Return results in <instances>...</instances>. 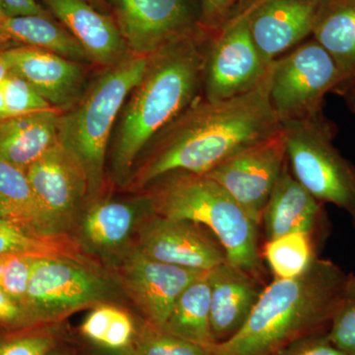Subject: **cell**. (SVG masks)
<instances>
[{
  "label": "cell",
  "instance_id": "cell-1",
  "mask_svg": "<svg viewBox=\"0 0 355 355\" xmlns=\"http://www.w3.org/2000/svg\"><path fill=\"white\" fill-rule=\"evenodd\" d=\"M268 86L270 71L245 94L220 101L198 99L154 137L128 184L142 191L172 172L207 175L231 156L279 132Z\"/></svg>",
  "mask_w": 355,
  "mask_h": 355
},
{
  "label": "cell",
  "instance_id": "cell-2",
  "mask_svg": "<svg viewBox=\"0 0 355 355\" xmlns=\"http://www.w3.org/2000/svg\"><path fill=\"white\" fill-rule=\"evenodd\" d=\"M209 36L198 30L149 57L141 80L121 109L114 135L111 169L116 184L127 186L133 165L154 137L200 99Z\"/></svg>",
  "mask_w": 355,
  "mask_h": 355
},
{
  "label": "cell",
  "instance_id": "cell-3",
  "mask_svg": "<svg viewBox=\"0 0 355 355\" xmlns=\"http://www.w3.org/2000/svg\"><path fill=\"white\" fill-rule=\"evenodd\" d=\"M354 294L355 273L316 258L302 275L265 287L241 330L214 345L212 355H275L298 338L328 331Z\"/></svg>",
  "mask_w": 355,
  "mask_h": 355
},
{
  "label": "cell",
  "instance_id": "cell-4",
  "mask_svg": "<svg viewBox=\"0 0 355 355\" xmlns=\"http://www.w3.org/2000/svg\"><path fill=\"white\" fill-rule=\"evenodd\" d=\"M156 214L209 229L225 251L227 261L261 282L263 266L259 224L223 187L207 175L177 171L147 188Z\"/></svg>",
  "mask_w": 355,
  "mask_h": 355
},
{
  "label": "cell",
  "instance_id": "cell-5",
  "mask_svg": "<svg viewBox=\"0 0 355 355\" xmlns=\"http://www.w3.org/2000/svg\"><path fill=\"white\" fill-rule=\"evenodd\" d=\"M148 58L130 53L107 67L78 102L60 114V141L85 173L89 202L101 198L110 139L128 96L146 72Z\"/></svg>",
  "mask_w": 355,
  "mask_h": 355
},
{
  "label": "cell",
  "instance_id": "cell-6",
  "mask_svg": "<svg viewBox=\"0 0 355 355\" xmlns=\"http://www.w3.org/2000/svg\"><path fill=\"white\" fill-rule=\"evenodd\" d=\"M128 299L113 273L90 259L36 258L26 308L40 326L55 324L73 313Z\"/></svg>",
  "mask_w": 355,
  "mask_h": 355
},
{
  "label": "cell",
  "instance_id": "cell-7",
  "mask_svg": "<svg viewBox=\"0 0 355 355\" xmlns=\"http://www.w3.org/2000/svg\"><path fill=\"white\" fill-rule=\"evenodd\" d=\"M282 128L292 174L320 202L347 212L355 230V167L334 146L335 123L323 114Z\"/></svg>",
  "mask_w": 355,
  "mask_h": 355
},
{
  "label": "cell",
  "instance_id": "cell-8",
  "mask_svg": "<svg viewBox=\"0 0 355 355\" xmlns=\"http://www.w3.org/2000/svg\"><path fill=\"white\" fill-rule=\"evenodd\" d=\"M340 81L333 58L314 39L277 58L270 65L268 96L282 127L323 114L324 96Z\"/></svg>",
  "mask_w": 355,
  "mask_h": 355
},
{
  "label": "cell",
  "instance_id": "cell-9",
  "mask_svg": "<svg viewBox=\"0 0 355 355\" xmlns=\"http://www.w3.org/2000/svg\"><path fill=\"white\" fill-rule=\"evenodd\" d=\"M156 214L148 193L132 200H91L70 232L79 249L112 272L135 248L144 222Z\"/></svg>",
  "mask_w": 355,
  "mask_h": 355
},
{
  "label": "cell",
  "instance_id": "cell-10",
  "mask_svg": "<svg viewBox=\"0 0 355 355\" xmlns=\"http://www.w3.org/2000/svg\"><path fill=\"white\" fill-rule=\"evenodd\" d=\"M270 65L252 39L248 17L229 21L207 42L202 99L220 101L253 90L268 76Z\"/></svg>",
  "mask_w": 355,
  "mask_h": 355
},
{
  "label": "cell",
  "instance_id": "cell-11",
  "mask_svg": "<svg viewBox=\"0 0 355 355\" xmlns=\"http://www.w3.org/2000/svg\"><path fill=\"white\" fill-rule=\"evenodd\" d=\"M130 53L149 58L202 29L191 0H110Z\"/></svg>",
  "mask_w": 355,
  "mask_h": 355
},
{
  "label": "cell",
  "instance_id": "cell-12",
  "mask_svg": "<svg viewBox=\"0 0 355 355\" xmlns=\"http://www.w3.org/2000/svg\"><path fill=\"white\" fill-rule=\"evenodd\" d=\"M51 236L69 235L89 202L87 178L60 141L26 170Z\"/></svg>",
  "mask_w": 355,
  "mask_h": 355
},
{
  "label": "cell",
  "instance_id": "cell-13",
  "mask_svg": "<svg viewBox=\"0 0 355 355\" xmlns=\"http://www.w3.org/2000/svg\"><path fill=\"white\" fill-rule=\"evenodd\" d=\"M287 162L284 128L247 147L207 173L260 225L261 216Z\"/></svg>",
  "mask_w": 355,
  "mask_h": 355
},
{
  "label": "cell",
  "instance_id": "cell-14",
  "mask_svg": "<svg viewBox=\"0 0 355 355\" xmlns=\"http://www.w3.org/2000/svg\"><path fill=\"white\" fill-rule=\"evenodd\" d=\"M111 272L142 319L162 329L178 296L207 272L161 263L142 254L135 246Z\"/></svg>",
  "mask_w": 355,
  "mask_h": 355
},
{
  "label": "cell",
  "instance_id": "cell-15",
  "mask_svg": "<svg viewBox=\"0 0 355 355\" xmlns=\"http://www.w3.org/2000/svg\"><path fill=\"white\" fill-rule=\"evenodd\" d=\"M135 247L153 260L198 272L227 261L220 243L202 226L157 214L140 227Z\"/></svg>",
  "mask_w": 355,
  "mask_h": 355
},
{
  "label": "cell",
  "instance_id": "cell-16",
  "mask_svg": "<svg viewBox=\"0 0 355 355\" xmlns=\"http://www.w3.org/2000/svg\"><path fill=\"white\" fill-rule=\"evenodd\" d=\"M324 0H268L247 16L250 33L266 64L302 44Z\"/></svg>",
  "mask_w": 355,
  "mask_h": 355
},
{
  "label": "cell",
  "instance_id": "cell-17",
  "mask_svg": "<svg viewBox=\"0 0 355 355\" xmlns=\"http://www.w3.org/2000/svg\"><path fill=\"white\" fill-rule=\"evenodd\" d=\"M0 53L11 71L31 84L53 109L67 111L83 95L85 69L80 62L30 46L4 49Z\"/></svg>",
  "mask_w": 355,
  "mask_h": 355
},
{
  "label": "cell",
  "instance_id": "cell-18",
  "mask_svg": "<svg viewBox=\"0 0 355 355\" xmlns=\"http://www.w3.org/2000/svg\"><path fill=\"white\" fill-rule=\"evenodd\" d=\"M266 241L292 234L305 233L319 244L326 236L327 218L323 203L306 190L294 175L288 159L263 209L261 220Z\"/></svg>",
  "mask_w": 355,
  "mask_h": 355
},
{
  "label": "cell",
  "instance_id": "cell-19",
  "mask_svg": "<svg viewBox=\"0 0 355 355\" xmlns=\"http://www.w3.org/2000/svg\"><path fill=\"white\" fill-rule=\"evenodd\" d=\"M42 1L80 44L91 62L110 67L130 55L113 16L98 10L87 0Z\"/></svg>",
  "mask_w": 355,
  "mask_h": 355
},
{
  "label": "cell",
  "instance_id": "cell-20",
  "mask_svg": "<svg viewBox=\"0 0 355 355\" xmlns=\"http://www.w3.org/2000/svg\"><path fill=\"white\" fill-rule=\"evenodd\" d=\"M210 286V328L216 345L241 330L260 298L261 282L241 268L221 263L207 272Z\"/></svg>",
  "mask_w": 355,
  "mask_h": 355
},
{
  "label": "cell",
  "instance_id": "cell-21",
  "mask_svg": "<svg viewBox=\"0 0 355 355\" xmlns=\"http://www.w3.org/2000/svg\"><path fill=\"white\" fill-rule=\"evenodd\" d=\"M60 114L50 109L0 121V158L26 171L60 142Z\"/></svg>",
  "mask_w": 355,
  "mask_h": 355
},
{
  "label": "cell",
  "instance_id": "cell-22",
  "mask_svg": "<svg viewBox=\"0 0 355 355\" xmlns=\"http://www.w3.org/2000/svg\"><path fill=\"white\" fill-rule=\"evenodd\" d=\"M30 46L44 49L78 62H91L80 44L49 15L4 17L0 20V50Z\"/></svg>",
  "mask_w": 355,
  "mask_h": 355
},
{
  "label": "cell",
  "instance_id": "cell-23",
  "mask_svg": "<svg viewBox=\"0 0 355 355\" xmlns=\"http://www.w3.org/2000/svg\"><path fill=\"white\" fill-rule=\"evenodd\" d=\"M313 39L333 58L340 80L355 71V0H324Z\"/></svg>",
  "mask_w": 355,
  "mask_h": 355
},
{
  "label": "cell",
  "instance_id": "cell-24",
  "mask_svg": "<svg viewBox=\"0 0 355 355\" xmlns=\"http://www.w3.org/2000/svg\"><path fill=\"white\" fill-rule=\"evenodd\" d=\"M163 330L203 347L214 349L210 328V286L207 272L178 296Z\"/></svg>",
  "mask_w": 355,
  "mask_h": 355
},
{
  "label": "cell",
  "instance_id": "cell-25",
  "mask_svg": "<svg viewBox=\"0 0 355 355\" xmlns=\"http://www.w3.org/2000/svg\"><path fill=\"white\" fill-rule=\"evenodd\" d=\"M0 217L42 236L49 232L46 216L24 170L0 158Z\"/></svg>",
  "mask_w": 355,
  "mask_h": 355
},
{
  "label": "cell",
  "instance_id": "cell-26",
  "mask_svg": "<svg viewBox=\"0 0 355 355\" xmlns=\"http://www.w3.org/2000/svg\"><path fill=\"white\" fill-rule=\"evenodd\" d=\"M139 323L125 308L114 303L95 306L80 326V334L94 347L125 349L132 347Z\"/></svg>",
  "mask_w": 355,
  "mask_h": 355
},
{
  "label": "cell",
  "instance_id": "cell-27",
  "mask_svg": "<svg viewBox=\"0 0 355 355\" xmlns=\"http://www.w3.org/2000/svg\"><path fill=\"white\" fill-rule=\"evenodd\" d=\"M89 259L69 235L42 236L0 217V256Z\"/></svg>",
  "mask_w": 355,
  "mask_h": 355
},
{
  "label": "cell",
  "instance_id": "cell-28",
  "mask_svg": "<svg viewBox=\"0 0 355 355\" xmlns=\"http://www.w3.org/2000/svg\"><path fill=\"white\" fill-rule=\"evenodd\" d=\"M318 243L305 233H292L266 241L263 249L265 260L275 279L298 277L318 258Z\"/></svg>",
  "mask_w": 355,
  "mask_h": 355
},
{
  "label": "cell",
  "instance_id": "cell-29",
  "mask_svg": "<svg viewBox=\"0 0 355 355\" xmlns=\"http://www.w3.org/2000/svg\"><path fill=\"white\" fill-rule=\"evenodd\" d=\"M130 349L137 355H212L211 349L168 333L144 319Z\"/></svg>",
  "mask_w": 355,
  "mask_h": 355
},
{
  "label": "cell",
  "instance_id": "cell-30",
  "mask_svg": "<svg viewBox=\"0 0 355 355\" xmlns=\"http://www.w3.org/2000/svg\"><path fill=\"white\" fill-rule=\"evenodd\" d=\"M0 88L7 118L53 109L31 84L12 71L0 84Z\"/></svg>",
  "mask_w": 355,
  "mask_h": 355
},
{
  "label": "cell",
  "instance_id": "cell-31",
  "mask_svg": "<svg viewBox=\"0 0 355 355\" xmlns=\"http://www.w3.org/2000/svg\"><path fill=\"white\" fill-rule=\"evenodd\" d=\"M35 259L26 254L0 256V288L25 307Z\"/></svg>",
  "mask_w": 355,
  "mask_h": 355
},
{
  "label": "cell",
  "instance_id": "cell-32",
  "mask_svg": "<svg viewBox=\"0 0 355 355\" xmlns=\"http://www.w3.org/2000/svg\"><path fill=\"white\" fill-rule=\"evenodd\" d=\"M55 345V336L41 327L0 336V355H48Z\"/></svg>",
  "mask_w": 355,
  "mask_h": 355
},
{
  "label": "cell",
  "instance_id": "cell-33",
  "mask_svg": "<svg viewBox=\"0 0 355 355\" xmlns=\"http://www.w3.org/2000/svg\"><path fill=\"white\" fill-rule=\"evenodd\" d=\"M329 338L347 355H355V294L347 299L331 320Z\"/></svg>",
  "mask_w": 355,
  "mask_h": 355
},
{
  "label": "cell",
  "instance_id": "cell-34",
  "mask_svg": "<svg viewBox=\"0 0 355 355\" xmlns=\"http://www.w3.org/2000/svg\"><path fill=\"white\" fill-rule=\"evenodd\" d=\"M246 0H200V26L209 34L218 32L235 18Z\"/></svg>",
  "mask_w": 355,
  "mask_h": 355
},
{
  "label": "cell",
  "instance_id": "cell-35",
  "mask_svg": "<svg viewBox=\"0 0 355 355\" xmlns=\"http://www.w3.org/2000/svg\"><path fill=\"white\" fill-rule=\"evenodd\" d=\"M40 326L27 308L0 288V331L15 333Z\"/></svg>",
  "mask_w": 355,
  "mask_h": 355
},
{
  "label": "cell",
  "instance_id": "cell-36",
  "mask_svg": "<svg viewBox=\"0 0 355 355\" xmlns=\"http://www.w3.org/2000/svg\"><path fill=\"white\" fill-rule=\"evenodd\" d=\"M275 355H347L329 338L328 331L303 336L289 343Z\"/></svg>",
  "mask_w": 355,
  "mask_h": 355
},
{
  "label": "cell",
  "instance_id": "cell-37",
  "mask_svg": "<svg viewBox=\"0 0 355 355\" xmlns=\"http://www.w3.org/2000/svg\"><path fill=\"white\" fill-rule=\"evenodd\" d=\"M0 10L4 17L25 15H49L37 0H0Z\"/></svg>",
  "mask_w": 355,
  "mask_h": 355
},
{
  "label": "cell",
  "instance_id": "cell-38",
  "mask_svg": "<svg viewBox=\"0 0 355 355\" xmlns=\"http://www.w3.org/2000/svg\"><path fill=\"white\" fill-rule=\"evenodd\" d=\"M331 93L342 97L349 111L355 114V71L336 84Z\"/></svg>",
  "mask_w": 355,
  "mask_h": 355
},
{
  "label": "cell",
  "instance_id": "cell-39",
  "mask_svg": "<svg viewBox=\"0 0 355 355\" xmlns=\"http://www.w3.org/2000/svg\"><path fill=\"white\" fill-rule=\"evenodd\" d=\"M85 355H137L132 349H107L102 347H93Z\"/></svg>",
  "mask_w": 355,
  "mask_h": 355
},
{
  "label": "cell",
  "instance_id": "cell-40",
  "mask_svg": "<svg viewBox=\"0 0 355 355\" xmlns=\"http://www.w3.org/2000/svg\"><path fill=\"white\" fill-rule=\"evenodd\" d=\"M268 1V0H246L245 1L244 6H242L241 10H240L239 14L236 16L233 19H236V18H243L247 17L252 11L254 10L257 7L263 4V2ZM232 19V20H233Z\"/></svg>",
  "mask_w": 355,
  "mask_h": 355
},
{
  "label": "cell",
  "instance_id": "cell-41",
  "mask_svg": "<svg viewBox=\"0 0 355 355\" xmlns=\"http://www.w3.org/2000/svg\"><path fill=\"white\" fill-rule=\"evenodd\" d=\"M11 69L6 58L0 53V84L3 83L4 79L10 73Z\"/></svg>",
  "mask_w": 355,
  "mask_h": 355
},
{
  "label": "cell",
  "instance_id": "cell-42",
  "mask_svg": "<svg viewBox=\"0 0 355 355\" xmlns=\"http://www.w3.org/2000/svg\"><path fill=\"white\" fill-rule=\"evenodd\" d=\"M87 1L89 3L92 4L95 8H97L98 10L102 11V12L106 10L107 6L105 0H87Z\"/></svg>",
  "mask_w": 355,
  "mask_h": 355
},
{
  "label": "cell",
  "instance_id": "cell-43",
  "mask_svg": "<svg viewBox=\"0 0 355 355\" xmlns=\"http://www.w3.org/2000/svg\"><path fill=\"white\" fill-rule=\"evenodd\" d=\"M7 118L6 105H4L3 95H2L1 88H0V121Z\"/></svg>",
  "mask_w": 355,
  "mask_h": 355
},
{
  "label": "cell",
  "instance_id": "cell-44",
  "mask_svg": "<svg viewBox=\"0 0 355 355\" xmlns=\"http://www.w3.org/2000/svg\"><path fill=\"white\" fill-rule=\"evenodd\" d=\"M48 355H69V354H64V352H60V350L53 349V350H51L50 354H49Z\"/></svg>",
  "mask_w": 355,
  "mask_h": 355
},
{
  "label": "cell",
  "instance_id": "cell-45",
  "mask_svg": "<svg viewBox=\"0 0 355 355\" xmlns=\"http://www.w3.org/2000/svg\"><path fill=\"white\" fill-rule=\"evenodd\" d=\"M2 18H4V15L2 14L1 10H0V20H1Z\"/></svg>",
  "mask_w": 355,
  "mask_h": 355
}]
</instances>
